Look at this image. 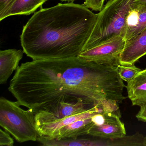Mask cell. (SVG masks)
Instances as JSON below:
<instances>
[{
    "mask_svg": "<svg viewBox=\"0 0 146 146\" xmlns=\"http://www.w3.org/2000/svg\"><path fill=\"white\" fill-rule=\"evenodd\" d=\"M125 87L116 67L76 57L22 63L8 90L21 106L36 113L79 100L92 107L104 100L120 104L126 99Z\"/></svg>",
    "mask_w": 146,
    "mask_h": 146,
    "instance_id": "cell-1",
    "label": "cell"
},
{
    "mask_svg": "<svg viewBox=\"0 0 146 146\" xmlns=\"http://www.w3.org/2000/svg\"><path fill=\"white\" fill-rule=\"evenodd\" d=\"M97 17L83 5L72 2L41 8L24 26L20 36L23 50L33 60L78 57Z\"/></svg>",
    "mask_w": 146,
    "mask_h": 146,
    "instance_id": "cell-2",
    "label": "cell"
},
{
    "mask_svg": "<svg viewBox=\"0 0 146 146\" xmlns=\"http://www.w3.org/2000/svg\"><path fill=\"white\" fill-rule=\"evenodd\" d=\"M136 1L110 0L108 1L97 14L96 23L83 52L115 36L124 37L127 19Z\"/></svg>",
    "mask_w": 146,
    "mask_h": 146,
    "instance_id": "cell-3",
    "label": "cell"
},
{
    "mask_svg": "<svg viewBox=\"0 0 146 146\" xmlns=\"http://www.w3.org/2000/svg\"><path fill=\"white\" fill-rule=\"evenodd\" d=\"M19 102L0 98V125L19 143L35 141L39 134L36 128L35 113L24 110Z\"/></svg>",
    "mask_w": 146,
    "mask_h": 146,
    "instance_id": "cell-4",
    "label": "cell"
},
{
    "mask_svg": "<svg viewBox=\"0 0 146 146\" xmlns=\"http://www.w3.org/2000/svg\"><path fill=\"white\" fill-rule=\"evenodd\" d=\"M126 40L122 36L113 37L101 44L82 52L78 57L99 64L117 67Z\"/></svg>",
    "mask_w": 146,
    "mask_h": 146,
    "instance_id": "cell-5",
    "label": "cell"
},
{
    "mask_svg": "<svg viewBox=\"0 0 146 146\" xmlns=\"http://www.w3.org/2000/svg\"><path fill=\"white\" fill-rule=\"evenodd\" d=\"M120 112H106L102 113L101 121L94 124L89 135L105 139L122 138L126 135L124 124L120 120Z\"/></svg>",
    "mask_w": 146,
    "mask_h": 146,
    "instance_id": "cell-6",
    "label": "cell"
},
{
    "mask_svg": "<svg viewBox=\"0 0 146 146\" xmlns=\"http://www.w3.org/2000/svg\"><path fill=\"white\" fill-rule=\"evenodd\" d=\"M146 55V28L140 34L126 41L119 57V64H134L140 58Z\"/></svg>",
    "mask_w": 146,
    "mask_h": 146,
    "instance_id": "cell-7",
    "label": "cell"
},
{
    "mask_svg": "<svg viewBox=\"0 0 146 146\" xmlns=\"http://www.w3.org/2000/svg\"><path fill=\"white\" fill-rule=\"evenodd\" d=\"M23 50L6 49L0 51V84H6L14 71L18 68Z\"/></svg>",
    "mask_w": 146,
    "mask_h": 146,
    "instance_id": "cell-8",
    "label": "cell"
},
{
    "mask_svg": "<svg viewBox=\"0 0 146 146\" xmlns=\"http://www.w3.org/2000/svg\"><path fill=\"white\" fill-rule=\"evenodd\" d=\"M128 97L132 106H143L146 104V69L139 72L127 82Z\"/></svg>",
    "mask_w": 146,
    "mask_h": 146,
    "instance_id": "cell-9",
    "label": "cell"
},
{
    "mask_svg": "<svg viewBox=\"0 0 146 146\" xmlns=\"http://www.w3.org/2000/svg\"><path fill=\"white\" fill-rule=\"evenodd\" d=\"M146 28V11L137 9L135 3L134 8L130 13L127 21L124 37L126 41L140 34Z\"/></svg>",
    "mask_w": 146,
    "mask_h": 146,
    "instance_id": "cell-10",
    "label": "cell"
},
{
    "mask_svg": "<svg viewBox=\"0 0 146 146\" xmlns=\"http://www.w3.org/2000/svg\"><path fill=\"white\" fill-rule=\"evenodd\" d=\"M48 0H15L10 8L0 19L1 21L5 19L15 15H30L34 13L39 7Z\"/></svg>",
    "mask_w": 146,
    "mask_h": 146,
    "instance_id": "cell-11",
    "label": "cell"
},
{
    "mask_svg": "<svg viewBox=\"0 0 146 146\" xmlns=\"http://www.w3.org/2000/svg\"><path fill=\"white\" fill-rule=\"evenodd\" d=\"M37 141L45 146H101V140L65 138L60 140L49 139L39 135Z\"/></svg>",
    "mask_w": 146,
    "mask_h": 146,
    "instance_id": "cell-12",
    "label": "cell"
},
{
    "mask_svg": "<svg viewBox=\"0 0 146 146\" xmlns=\"http://www.w3.org/2000/svg\"><path fill=\"white\" fill-rule=\"evenodd\" d=\"M116 70L122 80L128 82L141 70L134 64L129 66L119 64L116 67Z\"/></svg>",
    "mask_w": 146,
    "mask_h": 146,
    "instance_id": "cell-13",
    "label": "cell"
},
{
    "mask_svg": "<svg viewBox=\"0 0 146 146\" xmlns=\"http://www.w3.org/2000/svg\"><path fill=\"white\" fill-rule=\"evenodd\" d=\"M105 0H85L84 5L95 11H100L103 7Z\"/></svg>",
    "mask_w": 146,
    "mask_h": 146,
    "instance_id": "cell-14",
    "label": "cell"
},
{
    "mask_svg": "<svg viewBox=\"0 0 146 146\" xmlns=\"http://www.w3.org/2000/svg\"><path fill=\"white\" fill-rule=\"evenodd\" d=\"M10 133L5 130L0 129V145L13 146L14 141L13 138L10 136Z\"/></svg>",
    "mask_w": 146,
    "mask_h": 146,
    "instance_id": "cell-15",
    "label": "cell"
},
{
    "mask_svg": "<svg viewBox=\"0 0 146 146\" xmlns=\"http://www.w3.org/2000/svg\"><path fill=\"white\" fill-rule=\"evenodd\" d=\"M15 0H0V19L3 17Z\"/></svg>",
    "mask_w": 146,
    "mask_h": 146,
    "instance_id": "cell-16",
    "label": "cell"
},
{
    "mask_svg": "<svg viewBox=\"0 0 146 146\" xmlns=\"http://www.w3.org/2000/svg\"><path fill=\"white\" fill-rule=\"evenodd\" d=\"M135 116L138 120L146 122V104L140 106V110Z\"/></svg>",
    "mask_w": 146,
    "mask_h": 146,
    "instance_id": "cell-17",
    "label": "cell"
},
{
    "mask_svg": "<svg viewBox=\"0 0 146 146\" xmlns=\"http://www.w3.org/2000/svg\"><path fill=\"white\" fill-rule=\"evenodd\" d=\"M135 4L140 11H146V0H137Z\"/></svg>",
    "mask_w": 146,
    "mask_h": 146,
    "instance_id": "cell-18",
    "label": "cell"
},
{
    "mask_svg": "<svg viewBox=\"0 0 146 146\" xmlns=\"http://www.w3.org/2000/svg\"><path fill=\"white\" fill-rule=\"evenodd\" d=\"M61 1H67V2H72L75 1V0H60Z\"/></svg>",
    "mask_w": 146,
    "mask_h": 146,
    "instance_id": "cell-19",
    "label": "cell"
},
{
    "mask_svg": "<svg viewBox=\"0 0 146 146\" xmlns=\"http://www.w3.org/2000/svg\"></svg>",
    "mask_w": 146,
    "mask_h": 146,
    "instance_id": "cell-20",
    "label": "cell"
}]
</instances>
